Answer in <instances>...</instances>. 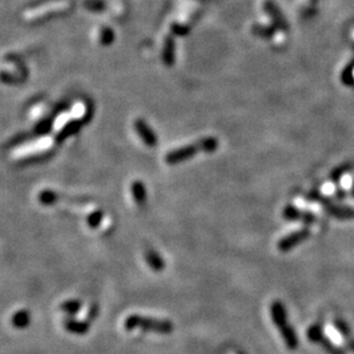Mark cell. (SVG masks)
I'll return each mask as SVG.
<instances>
[{
	"instance_id": "cell-11",
	"label": "cell",
	"mask_w": 354,
	"mask_h": 354,
	"mask_svg": "<svg viewBox=\"0 0 354 354\" xmlns=\"http://www.w3.org/2000/svg\"><path fill=\"white\" fill-rule=\"evenodd\" d=\"M281 336H282L283 342L286 343L287 348L289 350H296L298 348V337L297 334H296V331L293 327L290 326V324H287L286 327L281 328L279 330Z\"/></svg>"
},
{
	"instance_id": "cell-2",
	"label": "cell",
	"mask_w": 354,
	"mask_h": 354,
	"mask_svg": "<svg viewBox=\"0 0 354 354\" xmlns=\"http://www.w3.org/2000/svg\"><path fill=\"white\" fill-rule=\"evenodd\" d=\"M197 152H202V146H201L200 141L196 142V144L184 146V147L173 149V151L169 152L165 156V160L170 165H176V164L185 162V160L194 157Z\"/></svg>"
},
{
	"instance_id": "cell-15",
	"label": "cell",
	"mask_w": 354,
	"mask_h": 354,
	"mask_svg": "<svg viewBox=\"0 0 354 354\" xmlns=\"http://www.w3.org/2000/svg\"><path fill=\"white\" fill-rule=\"evenodd\" d=\"M82 306L83 304L79 299H68V301L63 302L60 305V309L61 312L65 313V314H68L69 316H75L80 312Z\"/></svg>"
},
{
	"instance_id": "cell-5",
	"label": "cell",
	"mask_w": 354,
	"mask_h": 354,
	"mask_svg": "<svg viewBox=\"0 0 354 354\" xmlns=\"http://www.w3.org/2000/svg\"><path fill=\"white\" fill-rule=\"evenodd\" d=\"M134 130L138 133V136L140 137V139L144 141V144L147 146V147H155L157 146V137L154 133L147 123L145 122L144 119H136L134 122Z\"/></svg>"
},
{
	"instance_id": "cell-6",
	"label": "cell",
	"mask_w": 354,
	"mask_h": 354,
	"mask_svg": "<svg viewBox=\"0 0 354 354\" xmlns=\"http://www.w3.org/2000/svg\"><path fill=\"white\" fill-rule=\"evenodd\" d=\"M271 317L273 323L277 327V329L286 327L288 323V314L286 306H284L280 301H275L271 305Z\"/></svg>"
},
{
	"instance_id": "cell-1",
	"label": "cell",
	"mask_w": 354,
	"mask_h": 354,
	"mask_svg": "<svg viewBox=\"0 0 354 354\" xmlns=\"http://www.w3.org/2000/svg\"><path fill=\"white\" fill-rule=\"evenodd\" d=\"M124 328L127 331L140 329L160 335H169L174 329L173 323L170 320L155 319V317L140 314H131L127 316L124 321Z\"/></svg>"
},
{
	"instance_id": "cell-3",
	"label": "cell",
	"mask_w": 354,
	"mask_h": 354,
	"mask_svg": "<svg viewBox=\"0 0 354 354\" xmlns=\"http://www.w3.org/2000/svg\"><path fill=\"white\" fill-rule=\"evenodd\" d=\"M309 235H311V233H309V229L307 228L295 231L290 233V234L283 236L282 239L277 242V249H279L281 253H288V251L293 250L294 248L297 247L299 243L307 240Z\"/></svg>"
},
{
	"instance_id": "cell-28",
	"label": "cell",
	"mask_w": 354,
	"mask_h": 354,
	"mask_svg": "<svg viewBox=\"0 0 354 354\" xmlns=\"http://www.w3.org/2000/svg\"><path fill=\"white\" fill-rule=\"evenodd\" d=\"M353 187H354V182H353Z\"/></svg>"
},
{
	"instance_id": "cell-16",
	"label": "cell",
	"mask_w": 354,
	"mask_h": 354,
	"mask_svg": "<svg viewBox=\"0 0 354 354\" xmlns=\"http://www.w3.org/2000/svg\"><path fill=\"white\" fill-rule=\"evenodd\" d=\"M265 10L267 12L273 20L276 22V24L281 28H287V22L283 19L282 14L277 9V7L272 1L265 2Z\"/></svg>"
},
{
	"instance_id": "cell-25",
	"label": "cell",
	"mask_w": 354,
	"mask_h": 354,
	"mask_svg": "<svg viewBox=\"0 0 354 354\" xmlns=\"http://www.w3.org/2000/svg\"><path fill=\"white\" fill-rule=\"evenodd\" d=\"M171 29H172V31L178 36H186L189 31V28L187 27V25H185V24L182 25V24H178V23H173Z\"/></svg>"
},
{
	"instance_id": "cell-20",
	"label": "cell",
	"mask_w": 354,
	"mask_h": 354,
	"mask_svg": "<svg viewBox=\"0 0 354 354\" xmlns=\"http://www.w3.org/2000/svg\"><path fill=\"white\" fill-rule=\"evenodd\" d=\"M201 146H202V152H213L218 148V140L213 137L204 138L200 140Z\"/></svg>"
},
{
	"instance_id": "cell-27",
	"label": "cell",
	"mask_w": 354,
	"mask_h": 354,
	"mask_svg": "<svg viewBox=\"0 0 354 354\" xmlns=\"http://www.w3.org/2000/svg\"><path fill=\"white\" fill-rule=\"evenodd\" d=\"M351 195L354 197V187L352 188V191H351Z\"/></svg>"
},
{
	"instance_id": "cell-17",
	"label": "cell",
	"mask_w": 354,
	"mask_h": 354,
	"mask_svg": "<svg viewBox=\"0 0 354 354\" xmlns=\"http://www.w3.org/2000/svg\"><path fill=\"white\" fill-rule=\"evenodd\" d=\"M38 201L43 205H53L59 202V194L52 189H44L43 192L39 193Z\"/></svg>"
},
{
	"instance_id": "cell-21",
	"label": "cell",
	"mask_w": 354,
	"mask_h": 354,
	"mask_svg": "<svg viewBox=\"0 0 354 354\" xmlns=\"http://www.w3.org/2000/svg\"><path fill=\"white\" fill-rule=\"evenodd\" d=\"M334 326L336 328V330L338 331L339 335L342 336V337H350V335H351V330H350V327L348 326V323L345 322L344 320L337 319L335 320Z\"/></svg>"
},
{
	"instance_id": "cell-13",
	"label": "cell",
	"mask_w": 354,
	"mask_h": 354,
	"mask_svg": "<svg viewBox=\"0 0 354 354\" xmlns=\"http://www.w3.org/2000/svg\"><path fill=\"white\" fill-rule=\"evenodd\" d=\"M30 312L27 311V309H20V311L14 313L10 322H12L13 327H15L16 329H25L30 324Z\"/></svg>"
},
{
	"instance_id": "cell-22",
	"label": "cell",
	"mask_w": 354,
	"mask_h": 354,
	"mask_svg": "<svg viewBox=\"0 0 354 354\" xmlns=\"http://www.w3.org/2000/svg\"><path fill=\"white\" fill-rule=\"evenodd\" d=\"M115 36H114V31L111 30V29L109 28H103L100 32V42L101 44H103V45H110L112 43V40H114Z\"/></svg>"
},
{
	"instance_id": "cell-9",
	"label": "cell",
	"mask_w": 354,
	"mask_h": 354,
	"mask_svg": "<svg viewBox=\"0 0 354 354\" xmlns=\"http://www.w3.org/2000/svg\"><path fill=\"white\" fill-rule=\"evenodd\" d=\"M176 43H174L173 38L171 36H167L164 40V47L162 53V59L164 64L167 67H172L174 64V60H176Z\"/></svg>"
},
{
	"instance_id": "cell-7",
	"label": "cell",
	"mask_w": 354,
	"mask_h": 354,
	"mask_svg": "<svg viewBox=\"0 0 354 354\" xmlns=\"http://www.w3.org/2000/svg\"><path fill=\"white\" fill-rule=\"evenodd\" d=\"M64 329L74 335H86L90 330L89 321H80L74 316H68L63 321Z\"/></svg>"
},
{
	"instance_id": "cell-18",
	"label": "cell",
	"mask_w": 354,
	"mask_h": 354,
	"mask_svg": "<svg viewBox=\"0 0 354 354\" xmlns=\"http://www.w3.org/2000/svg\"><path fill=\"white\" fill-rule=\"evenodd\" d=\"M104 218V212L102 210H94L86 218V222L90 228L97 229L100 227L102 220Z\"/></svg>"
},
{
	"instance_id": "cell-24",
	"label": "cell",
	"mask_w": 354,
	"mask_h": 354,
	"mask_svg": "<svg viewBox=\"0 0 354 354\" xmlns=\"http://www.w3.org/2000/svg\"><path fill=\"white\" fill-rule=\"evenodd\" d=\"M351 165H349V164H345V165H342V166H339L337 167V169H335L333 172H331L330 174V179L333 180L334 182H337L339 179H341L344 174L348 172L349 170H351Z\"/></svg>"
},
{
	"instance_id": "cell-19",
	"label": "cell",
	"mask_w": 354,
	"mask_h": 354,
	"mask_svg": "<svg viewBox=\"0 0 354 354\" xmlns=\"http://www.w3.org/2000/svg\"><path fill=\"white\" fill-rule=\"evenodd\" d=\"M307 338L309 342L312 343H322V341L326 338V336L323 334L322 328L317 324L314 326H311L307 330Z\"/></svg>"
},
{
	"instance_id": "cell-23",
	"label": "cell",
	"mask_w": 354,
	"mask_h": 354,
	"mask_svg": "<svg viewBox=\"0 0 354 354\" xmlns=\"http://www.w3.org/2000/svg\"><path fill=\"white\" fill-rule=\"evenodd\" d=\"M84 5L87 9L92 10V12H101L104 9V3L102 0H85Z\"/></svg>"
},
{
	"instance_id": "cell-10",
	"label": "cell",
	"mask_w": 354,
	"mask_h": 354,
	"mask_svg": "<svg viewBox=\"0 0 354 354\" xmlns=\"http://www.w3.org/2000/svg\"><path fill=\"white\" fill-rule=\"evenodd\" d=\"M145 260L149 267L155 272H162L165 268V261L156 250H147L145 253Z\"/></svg>"
},
{
	"instance_id": "cell-8",
	"label": "cell",
	"mask_w": 354,
	"mask_h": 354,
	"mask_svg": "<svg viewBox=\"0 0 354 354\" xmlns=\"http://www.w3.org/2000/svg\"><path fill=\"white\" fill-rule=\"evenodd\" d=\"M330 216L335 217L336 219H341V220H348V219H354V209L351 206H343L336 205L334 203H330L329 205L324 207Z\"/></svg>"
},
{
	"instance_id": "cell-12",
	"label": "cell",
	"mask_w": 354,
	"mask_h": 354,
	"mask_svg": "<svg viewBox=\"0 0 354 354\" xmlns=\"http://www.w3.org/2000/svg\"><path fill=\"white\" fill-rule=\"evenodd\" d=\"M80 126H82V123L78 122V120H71V122H69L65 124V125L62 127V129L57 132L56 134V142H62V141H64L65 139H68L70 136H72V134H75V133H77L79 129H80Z\"/></svg>"
},
{
	"instance_id": "cell-26",
	"label": "cell",
	"mask_w": 354,
	"mask_h": 354,
	"mask_svg": "<svg viewBox=\"0 0 354 354\" xmlns=\"http://www.w3.org/2000/svg\"><path fill=\"white\" fill-rule=\"evenodd\" d=\"M349 346H350V349H351V350H352V351L354 352V339H353V341H351V342H350V344H349Z\"/></svg>"
},
{
	"instance_id": "cell-4",
	"label": "cell",
	"mask_w": 354,
	"mask_h": 354,
	"mask_svg": "<svg viewBox=\"0 0 354 354\" xmlns=\"http://www.w3.org/2000/svg\"><path fill=\"white\" fill-rule=\"evenodd\" d=\"M282 216L289 221H302L304 224L311 225L316 221L315 214L308 211H302L294 205H287L282 211Z\"/></svg>"
},
{
	"instance_id": "cell-14",
	"label": "cell",
	"mask_w": 354,
	"mask_h": 354,
	"mask_svg": "<svg viewBox=\"0 0 354 354\" xmlns=\"http://www.w3.org/2000/svg\"><path fill=\"white\" fill-rule=\"evenodd\" d=\"M131 194L134 200V202L139 205H142L147 200V191H146V187L144 185V182L140 180H136L131 185Z\"/></svg>"
}]
</instances>
